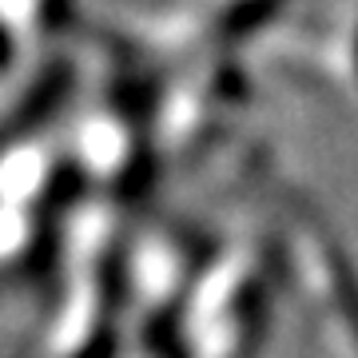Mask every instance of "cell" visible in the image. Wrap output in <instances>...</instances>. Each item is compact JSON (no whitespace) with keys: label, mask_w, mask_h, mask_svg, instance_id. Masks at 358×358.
Here are the masks:
<instances>
[{"label":"cell","mask_w":358,"mask_h":358,"mask_svg":"<svg viewBox=\"0 0 358 358\" xmlns=\"http://www.w3.org/2000/svg\"><path fill=\"white\" fill-rule=\"evenodd\" d=\"M80 358H112V343H108V338H103V343L88 346V350H84V355H80Z\"/></svg>","instance_id":"obj_1"}]
</instances>
